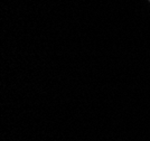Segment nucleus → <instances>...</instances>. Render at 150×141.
<instances>
[]
</instances>
